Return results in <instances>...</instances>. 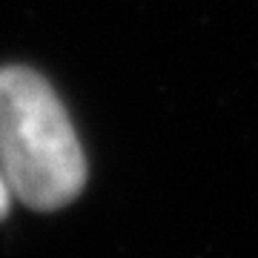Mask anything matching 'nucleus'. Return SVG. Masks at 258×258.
Returning <instances> with one entry per match:
<instances>
[{
	"instance_id": "nucleus-1",
	"label": "nucleus",
	"mask_w": 258,
	"mask_h": 258,
	"mask_svg": "<svg viewBox=\"0 0 258 258\" xmlns=\"http://www.w3.org/2000/svg\"><path fill=\"white\" fill-rule=\"evenodd\" d=\"M0 175L32 210H57L86 184V158L55 89L26 66L0 69Z\"/></svg>"
},
{
	"instance_id": "nucleus-2",
	"label": "nucleus",
	"mask_w": 258,
	"mask_h": 258,
	"mask_svg": "<svg viewBox=\"0 0 258 258\" xmlns=\"http://www.w3.org/2000/svg\"><path fill=\"white\" fill-rule=\"evenodd\" d=\"M9 207H12V192L6 186V181H3V175H0V218H6Z\"/></svg>"
}]
</instances>
